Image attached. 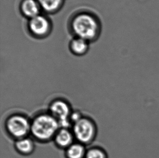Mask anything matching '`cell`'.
I'll return each mask as SVG.
<instances>
[{
    "label": "cell",
    "instance_id": "obj_1",
    "mask_svg": "<svg viewBox=\"0 0 159 158\" xmlns=\"http://www.w3.org/2000/svg\"><path fill=\"white\" fill-rule=\"evenodd\" d=\"M60 128L58 120L50 113L40 114L31 121L30 133L37 140L45 143L53 139Z\"/></svg>",
    "mask_w": 159,
    "mask_h": 158
},
{
    "label": "cell",
    "instance_id": "obj_2",
    "mask_svg": "<svg viewBox=\"0 0 159 158\" xmlns=\"http://www.w3.org/2000/svg\"><path fill=\"white\" fill-rule=\"evenodd\" d=\"M72 26L75 34L86 41L95 38L99 30L96 20L87 14H81L75 16Z\"/></svg>",
    "mask_w": 159,
    "mask_h": 158
},
{
    "label": "cell",
    "instance_id": "obj_3",
    "mask_svg": "<svg viewBox=\"0 0 159 158\" xmlns=\"http://www.w3.org/2000/svg\"><path fill=\"white\" fill-rule=\"evenodd\" d=\"M73 125L72 132L74 137L80 143L85 145L91 143L95 140L97 127L95 122L91 119L83 117Z\"/></svg>",
    "mask_w": 159,
    "mask_h": 158
},
{
    "label": "cell",
    "instance_id": "obj_4",
    "mask_svg": "<svg viewBox=\"0 0 159 158\" xmlns=\"http://www.w3.org/2000/svg\"><path fill=\"white\" fill-rule=\"evenodd\" d=\"M5 126L9 134L18 140L30 133L31 121L21 114H14L7 119Z\"/></svg>",
    "mask_w": 159,
    "mask_h": 158
},
{
    "label": "cell",
    "instance_id": "obj_5",
    "mask_svg": "<svg viewBox=\"0 0 159 158\" xmlns=\"http://www.w3.org/2000/svg\"><path fill=\"white\" fill-rule=\"evenodd\" d=\"M50 113L58 120L60 128H69L71 124L70 116L72 111L69 103L61 99H57L51 103Z\"/></svg>",
    "mask_w": 159,
    "mask_h": 158
},
{
    "label": "cell",
    "instance_id": "obj_6",
    "mask_svg": "<svg viewBox=\"0 0 159 158\" xmlns=\"http://www.w3.org/2000/svg\"><path fill=\"white\" fill-rule=\"evenodd\" d=\"M29 26L32 33L38 37H43L50 30V24L48 20L41 15L31 19Z\"/></svg>",
    "mask_w": 159,
    "mask_h": 158
},
{
    "label": "cell",
    "instance_id": "obj_7",
    "mask_svg": "<svg viewBox=\"0 0 159 158\" xmlns=\"http://www.w3.org/2000/svg\"><path fill=\"white\" fill-rule=\"evenodd\" d=\"M75 138L73 132L68 128H60L54 138L56 145L61 148L66 149L73 143Z\"/></svg>",
    "mask_w": 159,
    "mask_h": 158
},
{
    "label": "cell",
    "instance_id": "obj_8",
    "mask_svg": "<svg viewBox=\"0 0 159 158\" xmlns=\"http://www.w3.org/2000/svg\"><path fill=\"white\" fill-rule=\"evenodd\" d=\"M14 146L18 153L24 156L32 154L35 149L34 141L28 137L16 140Z\"/></svg>",
    "mask_w": 159,
    "mask_h": 158
},
{
    "label": "cell",
    "instance_id": "obj_9",
    "mask_svg": "<svg viewBox=\"0 0 159 158\" xmlns=\"http://www.w3.org/2000/svg\"><path fill=\"white\" fill-rule=\"evenodd\" d=\"M21 9L24 15L31 19L39 15V3L34 0H24L22 3Z\"/></svg>",
    "mask_w": 159,
    "mask_h": 158
},
{
    "label": "cell",
    "instance_id": "obj_10",
    "mask_svg": "<svg viewBox=\"0 0 159 158\" xmlns=\"http://www.w3.org/2000/svg\"><path fill=\"white\" fill-rule=\"evenodd\" d=\"M86 151L85 145L77 143H73L66 149V158H85Z\"/></svg>",
    "mask_w": 159,
    "mask_h": 158
},
{
    "label": "cell",
    "instance_id": "obj_11",
    "mask_svg": "<svg viewBox=\"0 0 159 158\" xmlns=\"http://www.w3.org/2000/svg\"><path fill=\"white\" fill-rule=\"evenodd\" d=\"M71 47L74 53L80 55L86 52L88 45L87 43V41L79 37L72 41L71 42Z\"/></svg>",
    "mask_w": 159,
    "mask_h": 158
},
{
    "label": "cell",
    "instance_id": "obj_12",
    "mask_svg": "<svg viewBox=\"0 0 159 158\" xmlns=\"http://www.w3.org/2000/svg\"><path fill=\"white\" fill-rule=\"evenodd\" d=\"M39 4L48 12H53L58 10L62 3V0H38Z\"/></svg>",
    "mask_w": 159,
    "mask_h": 158
},
{
    "label": "cell",
    "instance_id": "obj_13",
    "mask_svg": "<svg viewBox=\"0 0 159 158\" xmlns=\"http://www.w3.org/2000/svg\"><path fill=\"white\" fill-rule=\"evenodd\" d=\"M85 158H107V156L103 149L98 147H93L86 151Z\"/></svg>",
    "mask_w": 159,
    "mask_h": 158
},
{
    "label": "cell",
    "instance_id": "obj_14",
    "mask_svg": "<svg viewBox=\"0 0 159 158\" xmlns=\"http://www.w3.org/2000/svg\"><path fill=\"white\" fill-rule=\"evenodd\" d=\"M83 116H82V114L79 112H72L70 116V121L71 123L75 124L76 122L80 120L81 119Z\"/></svg>",
    "mask_w": 159,
    "mask_h": 158
}]
</instances>
